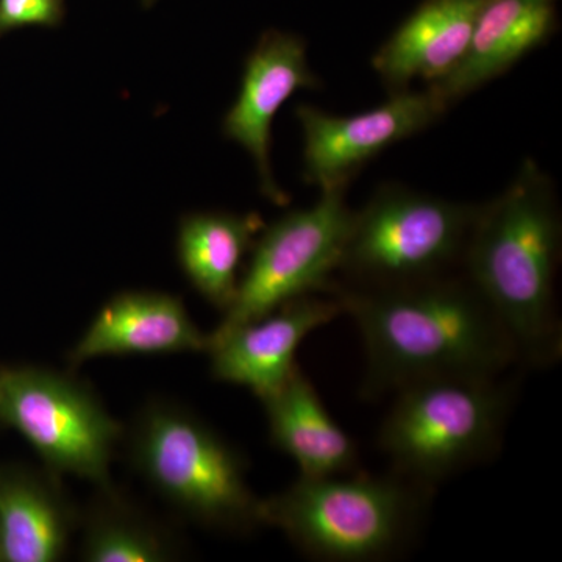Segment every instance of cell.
Returning <instances> with one entry per match:
<instances>
[{
    "label": "cell",
    "mask_w": 562,
    "mask_h": 562,
    "mask_svg": "<svg viewBox=\"0 0 562 562\" xmlns=\"http://www.w3.org/2000/svg\"><path fill=\"white\" fill-rule=\"evenodd\" d=\"M127 443L132 468L181 516L228 535L262 527L246 457L191 409L160 398L146 403Z\"/></svg>",
    "instance_id": "5b68a950"
},
{
    "label": "cell",
    "mask_w": 562,
    "mask_h": 562,
    "mask_svg": "<svg viewBox=\"0 0 562 562\" xmlns=\"http://www.w3.org/2000/svg\"><path fill=\"white\" fill-rule=\"evenodd\" d=\"M360 328L366 401L443 376H497L522 369L516 347L464 273L386 288L330 291Z\"/></svg>",
    "instance_id": "6da1fadb"
},
{
    "label": "cell",
    "mask_w": 562,
    "mask_h": 562,
    "mask_svg": "<svg viewBox=\"0 0 562 562\" xmlns=\"http://www.w3.org/2000/svg\"><path fill=\"white\" fill-rule=\"evenodd\" d=\"M486 0H425L373 55L372 66L392 92L413 80L428 83L457 68Z\"/></svg>",
    "instance_id": "5bb4252c"
},
{
    "label": "cell",
    "mask_w": 562,
    "mask_h": 562,
    "mask_svg": "<svg viewBox=\"0 0 562 562\" xmlns=\"http://www.w3.org/2000/svg\"><path fill=\"white\" fill-rule=\"evenodd\" d=\"M155 2H157V0H143L144 7L154 5Z\"/></svg>",
    "instance_id": "ffe728a7"
},
{
    "label": "cell",
    "mask_w": 562,
    "mask_h": 562,
    "mask_svg": "<svg viewBox=\"0 0 562 562\" xmlns=\"http://www.w3.org/2000/svg\"><path fill=\"white\" fill-rule=\"evenodd\" d=\"M561 233L552 180L527 160L498 198L479 206L462 257V273L502 321L522 369L552 368L562 357Z\"/></svg>",
    "instance_id": "7a4b0ae2"
},
{
    "label": "cell",
    "mask_w": 562,
    "mask_h": 562,
    "mask_svg": "<svg viewBox=\"0 0 562 562\" xmlns=\"http://www.w3.org/2000/svg\"><path fill=\"white\" fill-rule=\"evenodd\" d=\"M202 333L181 299L168 292L124 291L99 310L68 360L72 366L101 357L206 351Z\"/></svg>",
    "instance_id": "7c38bea8"
},
{
    "label": "cell",
    "mask_w": 562,
    "mask_h": 562,
    "mask_svg": "<svg viewBox=\"0 0 562 562\" xmlns=\"http://www.w3.org/2000/svg\"><path fill=\"white\" fill-rule=\"evenodd\" d=\"M0 420L24 436L49 471L110 486L124 427L88 384L35 366L2 369Z\"/></svg>",
    "instance_id": "52a82bcc"
},
{
    "label": "cell",
    "mask_w": 562,
    "mask_h": 562,
    "mask_svg": "<svg viewBox=\"0 0 562 562\" xmlns=\"http://www.w3.org/2000/svg\"><path fill=\"white\" fill-rule=\"evenodd\" d=\"M431 494L394 471L301 475L288 490L261 498L262 527L277 528L313 560L384 561L414 541Z\"/></svg>",
    "instance_id": "3957f363"
},
{
    "label": "cell",
    "mask_w": 562,
    "mask_h": 562,
    "mask_svg": "<svg viewBox=\"0 0 562 562\" xmlns=\"http://www.w3.org/2000/svg\"><path fill=\"white\" fill-rule=\"evenodd\" d=\"M80 560L87 562H168L179 560V536L114 490L99 487L80 513Z\"/></svg>",
    "instance_id": "ac0fdd59"
},
{
    "label": "cell",
    "mask_w": 562,
    "mask_h": 562,
    "mask_svg": "<svg viewBox=\"0 0 562 562\" xmlns=\"http://www.w3.org/2000/svg\"><path fill=\"white\" fill-rule=\"evenodd\" d=\"M480 205L383 184L353 211L338 272L346 286L386 288L460 268Z\"/></svg>",
    "instance_id": "8992f818"
},
{
    "label": "cell",
    "mask_w": 562,
    "mask_h": 562,
    "mask_svg": "<svg viewBox=\"0 0 562 562\" xmlns=\"http://www.w3.org/2000/svg\"><path fill=\"white\" fill-rule=\"evenodd\" d=\"M79 516L58 473L0 469V562L63 560Z\"/></svg>",
    "instance_id": "9a60e30c"
},
{
    "label": "cell",
    "mask_w": 562,
    "mask_h": 562,
    "mask_svg": "<svg viewBox=\"0 0 562 562\" xmlns=\"http://www.w3.org/2000/svg\"><path fill=\"white\" fill-rule=\"evenodd\" d=\"M65 13L66 0H0V36L29 25L58 27Z\"/></svg>",
    "instance_id": "d6986e66"
},
{
    "label": "cell",
    "mask_w": 562,
    "mask_h": 562,
    "mask_svg": "<svg viewBox=\"0 0 562 562\" xmlns=\"http://www.w3.org/2000/svg\"><path fill=\"white\" fill-rule=\"evenodd\" d=\"M273 447L288 454L301 475L350 473L358 465V447L333 420L301 366L279 390L262 398Z\"/></svg>",
    "instance_id": "2e32d148"
},
{
    "label": "cell",
    "mask_w": 562,
    "mask_h": 562,
    "mask_svg": "<svg viewBox=\"0 0 562 562\" xmlns=\"http://www.w3.org/2000/svg\"><path fill=\"white\" fill-rule=\"evenodd\" d=\"M346 191H321L312 209L291 211L262 227L235 301L214 331L260 319L303 295L330 294L353 214Z\"/></svg>",
    "instance_id": "ba28073f"
},
{
    "label": "cell",
    "mask_w": 562,
    "mask_h": 562,
    "mask_svg": "<svg viewBox=\"0 0 562 562\" xmlns=\"http://www.w3.org/2000/svg\"><path fill=\"white\" fill-rule=\"evenodd\" d=\"M317 87L319 80L310 69L305 41L294 33L265 32L247 57L241 90L224 120L225 136L249 151L261 191L279 205L288 198L272 176V121L295 91Z\"/></svg>",
    "instance_id": "8fae6325"
},
{
    "label": "cell",
    "mask_w": 562,
    "mask_h": 562,
    "mask_svg": "<svg viewBox=\"0 0 562 562\" xmlns=\"http://www.w3.org/2000/svg\"><path fill=\"white\" fill-rule=\"evenodd\" d=\"M520 376H443L402 387L384 417L379 447L391 471L435 491L497 457Z\"/></svg>",
    "instance_id": "277c9868"
},
{
    "label": "cell",
    "mask_w": 562,
    "mask_h": 562,
    "mask_svg": "<svg viewBox=\"0 0 562 562\" xmlns=\"http://www.w3.org/2000/svg\"><path fill=\"white\" fill-rule=\"evenodd\" d=\"M557 22V0H486L464 57L428 88L453 105L542 46Z\"/></svg>",
    "instance_id": "4fadbf2b"
},
{
    "label": "cell",
    "mask_w": 562,
    "mask_h": 562,
    "mask_svg": "<svg viewBox=\"0 0 562 562\" xmlns=\"http://www.w3.org/2000/svg\"><path fill=\"white\" fill-rule=\"evenodd\" d=\"M258 214L202 211L181 217L177 257L187 279L210 305L225 313L239 286V268L262 231Z\"/></svg>",
    "instance_id": "e0dca14e"
},
{
    "label": "cell",
    "mask_w": 562,
    "mask_h": 562,
    "mask_svg": "<svg viewBox=\"0 0 562 562\" xmlns=\"http://www.w3.org/2000/svg\"><path fill=\"white\" fill-rule=\"evenodd\" d=\"M447 110V103L430 88L392 92L386 103L353 116H336L301 105L297 117L305 138L303 179L321 191L347 190L369 161L395 143L431 127Z\"/></svg>",
    "instance_id": "9c48e42d"
},
{
    "label": "cell",
    "mask_w": 562,
    "mask_h": 562,
    "mask_svg": "<svg viewBox=\"0 0 562 562\" xmlns=\"http://www.w3.org/2000/svg\"><path fill=\"white\" fill-rule=\"evenodd\" d=\"M341 314L344 308L335 294H308L260 319L209 333L211 376L247 387L262 401L294 371L295 351L303 338Z\"/></svg>",
    "instance_id": "30bf717a"
}]
</instances>
